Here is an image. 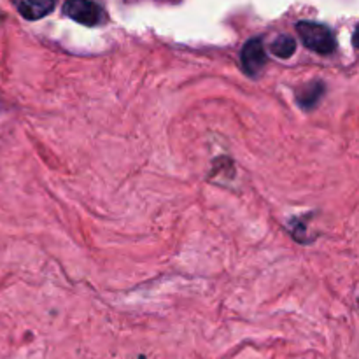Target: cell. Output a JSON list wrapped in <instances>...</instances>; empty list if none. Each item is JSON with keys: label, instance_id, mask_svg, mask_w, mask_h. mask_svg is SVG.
Masks as SVG:
<instances>
[{"label": "cell", "instance_id": "obj_1", "mask_svg": "<svg viewBox=\"0 0 359 359\" xmlns=\"http://www.w3.org/2000/svg\"><path fill=\"white\" fill-rule=\"evenodd\" d=\"M297 32L304 41V46L311 51L319 53V55H330L335 51L337 41L333 32L328 27L314 21H300L297 25Z\"/></svg>", "mask_w": 359, "mask_h": 359}, {"label": "cell", "instance_id": "obj_3", "mask_svg": "<svg viewBox=\"0 0 359 359\" xmlns=\"http://www.w3.org/2000/svg\"><path fill=\"white\" fill-rule=\"evenodd\" d=\"M241 58L242 67H244L245 72H248L249 76H258L266 63V53L262 39L256 37L251 39L249 42H245L244 48H242Z\"/></svg>", "mask_w": 359, "mask_h": 359}, {"label": "cell", "instance_id": "obj_6", "mask_svg": "<svg viewBox=\"0 0 359 359\" xmlns=\"http://www.w3.org/2000/svg\"><path fill=\"white\" fill-rule=\"evenodd\" d=\"M270 51L279 58H290L297 51V41L291 35H279L276 41L270 44Z\"/></svg>", "mask_w": 359, "mask_h": 359}, {"label": "cell", "instance_id": "obj_5", "mask_svg": "<svg viewBox=\"0 0 359 359\" xmlns=\"http://www.w3.org/2000/svg\"><path fill=\"white\" fill-rule=\"evenodd\" d=\"M323 91H325V84L316 81V83H311L309 86H305L304 90L298 91V104L305 109H311L318 104V100L321 98Z\"/></svg>", "mask_w": 359, "mask_h": 359}, {"label": "cell", "instance_id": "obj_4", "mask_svg": "<svg viewBox=\"0 0 359 359\" xmlns=\"http://www.w3.org/2000/svg\"><path fill=\"white\" fill-rule=\"evenodd\" d=\"M13 4L16 6L18 13L21 16L30 21H35L48 16L55 9L56 0H13Z\"/></svg>", "mask_w": 359, "mask_h": 359}, {"label": "cell", "instance_id": "obj_2", "mask_svg": "<svg viewBox=\"0 0 359 359\" xmlns=\"http://www.w3.org/2000/svg\"><path fill=\"white\" fill-rule=\"evenodd\" d=\"M63 14L84 27H97L105 21L104 9L91 0H67Z\"/></svg>", "mask_w": 359, "mask_h": 359}]
</instances>
